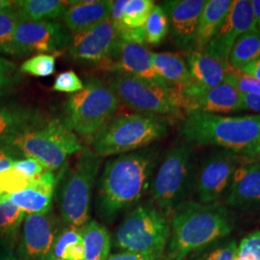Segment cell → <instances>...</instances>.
Returning a JSON list of instances; mask_svg holds the SVG:
<instances>
[{"label": "cell", "mask_w": 260, "mask_h": 260, "mask_svg": "<svg viewBox=\"0 0 260 260\" xmlns=\"http://www.w3.org/2000/svg\"><path fill=\"white\" fill-rule=\"evenodd\" d=\"M232 5V0H206L199 20L195 51H204L221 27Z\"/></svg>", "instance_id": "24"}, {"label": "cell", "mask_w": 260, "mask_h": 260, "mask_svg": "<svg viewBox=\"0 0 260 260\" xmlns=\"http://www.w3.org/2000/svg\"><path fill=\"white\" fill-rule=\"evenodd\" d=\"M224 205L240 210L260 207V163H245L236 169Z\"/></svg>", "instance_id": "21"}, {"label": "cell", "mask_w": 260, "mask_h": 260, "mask_svg": "<svg viewBox=\"0 0 260 260\" xmlns=\"http://www.w3.org/2000/svg\"><path fill=\"white\" fill-rule=\"evenodd\" d=\"M186 63L191 82L181 92L182 96L194 94L223 83L229 62H222L203 51H192L186 54Z\"/></svg>", "instance_id": "20"}, {"label": "cell", "mask_w": 260, "mask_h": 260, "mask_svg": "<svg viewBox=\"0 0 260 260\" xmlns=\"http://www.w3.org/2000/svg\"><path fill=\"white\" fill-rule=\"evenodd\" d=\"M56 183L53 172L46 170L24 190L9 196L10 201L25 214L46 213L51 210Z\"/></svg>", "instance_id": "22"}, {"label": "cell", "mask_w": 260, "mask_h": 260, "mask_svg": "<svg viewBox=\"0 0 260 260\" xmlns=\"http://www.w3.org/2000/svg\"><path fill=\"white\" fill-rule=\"evenodd\" d=\"M83 81L74 71H67L57 75L52 90L61 93H75L83 89Z\"/></svg>", "instance_id": "39"}, {"label": "cell", "mask_w": 260, "mask_h": 260, "mask_svg": "<svg viewBox=\"0 0 260 260\" xmlns=\"http://www.w3.org/2000/svg\"><path fill=\"white\" fill-rule=\"evenodd\" d=\"M20 156L23 155L17 149L9 146H0V174L9 170Z\"/></svg>", "instance_id": "42"}, {"label": "cell", "mask_w": 260, "mask_h": 260, "mask_svg": "<svg viewBox=\"0 0 260 260\" xmlns=\"http://www.w3.org/2000/svg\"><path fill=\"white\" fill-rule=\"evenodd\" d=\"M184 114H228L242 111V94L229 84H220L214 88L183 96Z\"/></svg>", "instance_id": "19"}, {"label": "cell", "mask_w": 260, "mask_h": 260, "mask_svg": "<svg viewBox=\"0 0 260 260\" xmlns=\"http://www.w3.org/2000/svg\"><path fill=\"white\" fill-rule=\"evenodd\" d=\"M83 237L84 260H106L110 255L111 236L96 221H89L80 229Z\"/></svg>", "instance_id": "26"}, {"label": "cell", "mask_w": 260, "mask_h": 260, "mask_svg": "<svg viewBox=\"0 0 260 260\" xmlns=\"http://www.w3.org/2000/svg\"><path fill=\"white\" fill-rule=\"evenodd\" d=\"M239 71L260 81V58L242 67Z\"/></svg>", "instance_id": "46"}, {"label": "cell", "mask_w": 260, "mask_h": 260, "mask_svg": "<svg viewBox=\"0 0 260 260\" xmlns=\"http://www.w3.org/2000/svg\"><path fill=\"white\" fill-rule=\"evenodd\" d=\"M47 260H84L83 237L80 229L70 226L59 233Z\"/></svg>", "instance_id": "28"}, {"label": "cell", "mask_w": 260, "mask_h": 260, "mask_svg": "<svg viewBox=\"0 0 260 260\" xmlns=\"http://www.w3.org/2000/svg\"><path fill=\"white\" fill-rule=\"evenodd\" d=\"M169 20L161 5H155L147 20L144 31L146 43L149 45H160L169 33Z\"/></svg>", "instance_id": "33"}, {"label": "cell", "mask_w": 260, "mask_h": 260, "mask_svg": "<svg viewBox=\"0 0 260 260\" xmlns=\"http://www.w3.org/2000/svg\"><path fill=\"white\" fill-rule=\"evenodd\" d=\"M31 181V179L11 167L9 170L0 174V193L5 196L16 194L24 190Z\"/></svg>", "instance_id": "37"}, {"label": "cell", "mask_w": 260, "mask_h": 260, "mask_svg": "<svg viewBox=\"0 0 260 260\" xmlns=\"http://www.w3.org/2000/svg\"><path fill=\"white\" fill-rule=\"evenodd\" d=\"M257 29L251 1L233 0L221 27L203 52L222 62H229L234 44L243 34Z\"/></svg>", "instance_id": "13"}, {"label": "cell", "mask_w": 260, "mask_h": 260, "mask_svg": "<svg viewBox=\"0 0 260 260\" xmlns=\"http://www.w3.org/2000/svg\"><path fill=\"white\" fill-rule=\"evenodd\" d=\"M248 163H260V142L258 149L256 150V153L254 154V156L251 158Z\"/></svg>", "instance_id": "49"}, {"label": "cell", "mask_w": 260, "mask_h": 260, "mask_svg": "<svg viewBox=\"0 0 260 260\" xmlns=\"http://www.w3.org/2000/svg\"><path fill=\"white\" fill-rule=\"evenodd\" d=\"M108 86L120 103L137 113L177 116L184 112V99L174 88H167L133 75L116 73Z\"/></svg>", "instance_id": "10"}, {"label": "cell", "mask_w": 260, "mask_h": 260, "mask_svg": "<svg viewBox=\"0 0 260 260\" xmlns=\"http://www.w3.org/2000/svg\"><path fill=\"white\" fill-rule=\"evenodd\" d=\"M103 158L92 149L79 151L74 167L62 171L57 189V204L63 220L70 226L81 229L90 221L91 200Z\"/></svg>", "instance_id": "5"}, {"label": "cell", "mask_w": 260, "mask_h": 260, "mask_svg": "<svg viewBox=\"0 0 260 260\" xmlns=\"http://www.w3.org/2000/svg\"><path fill=\"white\" fill-rule=\"evenodd\" d=\"M242 103L243 110H249L260 114V94L242 95Z\"/></svg>", "instance_id": "45"}, {"label": "cell", "mask_w": 260, "mask_h": 260, "mask_svg": "<svg viewBox=\"0 0 260 260\" xmlns=\"http://www.w3.org/2000/svg\"><path fill=\"white\" fill-rule=\"evenodd\" d=\"M128 4V0H116L113 1L110 12V20L114 24L116 31L121 26V21L125 8Z\"/></svg>", "instance_id": "43"}, {"label": "cell", "mask_w": 260, "mask_h": 260, "mask_svg": "<svg viewBox=\"0 0 260 260\" xmlns=\"http://www.w3.org/2000/svg\"><path fill=\"white\" fill-rule=\"evenodd\" d=\"M260 58V30L255 29L243 34L234 44L229 63L234 69L240 70L247 65Z\"/></svg>", "instance_id": "29"}, {"label": "cell", "mask_w": 260, "mask_h": 260, "mask_svg": "<svg viewBox=\"0 0 260 260\" xmlns=\"http://www.w3.org/2000/svg\"><path fill=\"white\" fill-rule=\"evenodd\" d=\"M72 37L60 22L54 20H23L16 29L13 40V56L31 53L59 55L69 48Z\"/></svg>", "instance_id": "11"}, {"label": "cell", "mask_w": 260, "mask_h": 260, "mask_svg": "<svg viewBox=\"0 0 260 260\" xmlns=\"http://www.w3.org/2000/svg\"><path fill=\"white\" fill-rule=\"evenodd\" d=\"M251 4L256 27L260 30V0H252L251 1Z\"/></svg>", "instance_id": "47"}, {"label": "cell", "mask_w": 260, "mask_h": 260, "mask_svg": "<svg viewBox=\"0 0 260 260\" xmlns=\"http://www.w3.org/2000/svg\"><path fill=\"white\" fill-rule=\"evenodd\" d=\"M0 260H19L12 252H8L0 257Z\"/></svg>", "instance_id": "50"}, {"label": "cell", "mask_w": 260, "mask_h": 260, "mask_svg": "<svg viewBox=\"0 0 260 260\" xmlns=\"http://www.w3.org/2000/svg\"><path fill=\"white\" fill-rule=\"evenodd\" d=\"M120 101L108 84L89 77L83 89L68 95L63 108L66 125L83 137L93 136L111 121Z\"/></svg>", "instance_id": "6"}, {"label": "cell", "mask_w": 260, "mask_h": 260, "mask_svg": "<svg viewBox=\"0 0 260 260\" xmlns=\"http://www.w3.org/2000/svg\"><path fill=\"white\" fill-rule=\"evenodd\" d=\"M238 243L236 240H226L215 243L204 250L197 251L188 260H234Z\"/></svg>", "instance_id": "35"}, {"label": "cell", "mask_w": 260, "mask_h": 260, "mask_svg": "<svg viewBox=\"0 0 260 260\" xmlns=\"http://www.w3.org/2000/svg\"><path fill=\"white\" fill-rule=\"evenodd\" d=\"M22 19L14 4L0 13V53L13 54V40Z\"/></svg>", "instance_id": "31"}, {"label": "cell", "mask_w": 260, "mask_h": 260, "mask_svg": "<svg viewBox=\"0 0 260 260\" xmlns=\"http://www.w3.org/2000/svg\"><path fill=\"white\" fill-rule=\"evenodd\" d=\"M112 3L110 0L70 1L63 16L67 29L77 34L110 19Z\"/></svg>", "instance_id": "23"}, {"label": "cell", "mask_w": 260, "mask_h": 260, "mask_svg": "<svg viewBox=\"0 0 260 260\" xmlns=\"http://www.w3.org/2000/svg\"><path fill=\"white\" fill-rule=\"evenodd\" d=\"M70 5V1L60 0L14 1V6L19 11L22 21H46L63 17Z\"/></svg>", "instance_id": "27"}, {"label": "cell", "mask_w": 260, "mask_h": 260, "mask_svg": "<svg viewBox=\"0 0 260 260\" xmlns=\"http://www.w3.org/2000/svg\"><path fill=\"white\" fill-rule=\"evenodd\" d=\"M205 3V0H168L161 4L174 44L187 53L195 51L199 20Z\"/></svg>", "instance_id": "14"}, {"label": "cell", "mask_w": 260, "mask_h": 260, "mask_svg": "<svg viewBox=\"0 0 260 260\" xmlns=\"http://www.w3.org/2000/svg\"><path fill=\"white\" fill-rule=\"evenodd\" d=\"M58 234L59 222L51 210L27 214L22 225V254L27 260H47Z\"/></svg>", "instance_id": "17"}, {"label": "cell", "mask_w": 260, "mask_h": 260, "mask_svg": "<svg viewBox=\"0 0 260 260\" xmlns=\"http://www.w3.org/2000/svg\"><path fill=\"white\" fill-rule=\"evenodd\" d=\"M12 168L17 170L21 175L33 180L42 175L46 169L34 158L24 157L16 161Z\"/></svg>", "instance_id": "41"}, {"label": "cell", "mask_w": 260, "mask_h": 260, "mask_svg": "<svg viewBox=\"0 0 260 260\" xmlns=\"http://www.w3.org/2000/svg\"><path fill=\"white\" fill-rule=\"evenodd\" d=\"M194 151L188 144H180L168 151L151 179L149 190L154 206L165 213L174 212L188 202L195 188Z\"/></svg>", "instance_id": "7"}, {"label": "cell", "mask_w": 260, "mask_h": 260, "mask_svg": "<svg viewBox=\"0 0 260 260\" xmlns=\"http://www.w3.org/2000/svg\"><path fill=\"white\" fill-rule=\"evenodd\" d=\"M151 55L153 67L159 76L181 93L191 82L189 69L183 57L169 52H151Z\"/></svg>", "instance_id": "25"}, {"label": "cell", "mask_w": 260, "mask_h": 260, "mask_svg": "<svg viewBox=\"0 0 260 260\" xmlns=\"http://www.w3.org/2000/svg\"><path fill=\"white\" fill-rule=\"evenodd\" d=\"M223 82L231 85L238 93H241L242 95L260 94L259 80L251 77L250 75L243 74L239 70L234 69L231 65L226 70Z\"/></svg>", "instance_id": "34"}, {"label": "cell", "mask_w": 260, "mask_h": 260, "mask_svg": "<svg viewBox=\"0 0 260 260\" xmlns=\"http://www.w3.org/2000/svg\"><path fill=\"white\" fill-rule=\"evenodd\" d=\"M170 233L168 214L153 205H142L125 216L115 233L114 243L122 251L164 257Z\"/></svg>", "instance_id": "8"}, {"label": "cell", "mask_w": 260, "mask_h": 260, "mask_svg": "<svg viewBox=\"0 0 260 260\" xmlns=\"http://www.w3.org/2000/svg\"><path fill=\"white\" fill-rule=\"evenodd\" d=\"M164 260H186L189 255L222 241L235 229V216L222 203L186 202L173 212Z\"/></svg>", "instance_id": "2"}, {"label": "cell", "mask_w": 260, "mask_h": 260, "mask_svg": "<svg viewBox=\"0 0 260 260\" xmlns=\"http://www.w3.org/2000/svg\"><path fill=\"white\" fill-rule=\"evenodd\" d=\"M6 197H7V196L3 195V194H1V193H0V203H1V202H2Z\"/></svg>", "instance_id": "51"}, {"label": "cell", "mask_w": 260, "mask_h": 260, "mask_svg": "<svg viewBox=\"0 0 260 260\" xmlns=\"http://www.w3.org/2000/svg\"><path fill=\"white\" fill-rule=\"evenodd\" d=\"M103 68L112 74L133 75L163 87L172 88L156 73L151 52L145 46L118 40L112 55Z\"/></svg>", "instance_id": "16"}, {"label": "cell", "mask_w": 260, "mask_h": 260, "mask_svg": "<svg viewBox=\"0 0 260 260\" xmlns=\"http://www.w3.org/2000/svg\"><path fill=\"white\" fill-rule=\"evenodd\" d=\"M178 131L189 143L220 147L248 163L259 146L260 114L231 117L189 113L184 114Z\"/></svg>", "instance_id": "3"}, {"label": "cell", "mask_w": 260, "mask_h": 260, "mask_svg": "<svg viewBox=\"0 0 260 260\" xmlns=\"http://www.w3.org/2000/svg\"><path fill=\"white\" fill-rule=\"evenodd\" d=\"M119 40L111 20L75 34L69 47L70 56L81 62L103 65L108 61Z\"/></svg>", "instance_id": "15"}, {"label": "cell", "mask_w": 260, "mask_h": 260, "mask_svg": "<svg viewBox=\"0 0 260 260\" xmlns=\"http://www.w3.org/2000/svg\"><path fill=\"white\" fill-rule=\"evenodd\" d=\"M234 260H260V231L248 234L238 243Z\"/></svg>", "instance_id": "38"}, {"label": "cell", "mask_w": 260, "mask_h": 260, "mask_svg": "<svg viewBox=\"0 0 260 260\" xmlns=\"http://www.w3.org/2000/svg\"><path fill=\"white\" fill-rule=\"evenodd\" d=\"M167 117L131 113L113 118L92 140V150L104 158L145 149L169 132Z\"/></svg>", "instance_id": "4"}, {"label": "cell", "mask_w": 260, "mask_h": 260, "mask_svg": "<svg viewBox=\"0 0 260 260\" xmlns=\"http://www.w3.org/2000/svg\"><path fill=\"white\" fill-rule=\"evenodd\" d=\"M50 118L36 107L14 102H0V146L10 147L17 137L38 128Z\"/></svg>", "instance_id": "18"}, {"label": "cell", "mask_w": 260, "mask_h": 260, "mask_svg": "<svg viewBox=\"0 0 260 260\" xmlns=\"http://www.w3.org/2000/svg\"><path fill=\"white\" fill-rule=\"evenodd\" d=\"M14 4V1L9 0H0V13L7 8L11 7Z\"/></svg>", "instance_id": "48"}, {"label": "cell", "mask_w": 260, "mask_h": 260, "mask_svg": "<svg viewBox=\"0 0 260 260\" xmlns=\"http://www.w3.org/2000/svg\"><path fill=\"white\" fill-rule=\"evenodd\" d=\"M160 157L157 146L107 160L99 179L94 207L106 223H114L145 195Z\"/></svg>", "instance_id": "1"}, {"label": "cell", "mask_w": 260, "mask_h": 260, "mask_svg": "<svg viewBox=\"0 0 260 260\" xmlns=\"http://www.w3.org/2000/svg\"><path fill=\"white\" fill-rule=\"evenodd\" d=\"M19 81V73L16 64L6 58L0 57V92Z\"/></svg>", "instance_id": "40"}, {"label": "cell", "mask_w": 260, "mask_h": 260, "mask_svg": "<svg viewBox=\"0 0 260 260\" xmlns=\"http://www.w3.org/2000/svg\"><path fill=\"white\" fill-rule=\"evenodd\" d=\"M240 160V156L225 149L215 151L205 159L196 173L194 189L200 203H221L230 191Z\"/></svg>", "instance_id": "12"}, {"label": "cell", "mask_w": 260, "mask_h": 260, "mask_svg": "<svg viewBox=\"0 0 260 260\" xmlns=\"http://www.w3.org/2000/svg\"><path fill=\"white\" fill-rule=\"evenodd\" d=\"M10 147L24 157L34 158L47 171L63 167L69 156L83 149L74 131L60 119L50 118L38 128L17 137Z\"/></svg>", "instance_id": "9"}, {"label": "cell", "mask_w": 260, "mask_h": 260, "mask_svg": "<svg viewBox=\"0 0 260 260\" xmlns=\"http://www.w3.org/2000/svg\"><path fill=\"white\" fill-rule=\"evenodd\" d=\"M154 6L155 2L152 0H128V4L123 14L121 28L118 29L117 32L124 28L136 29L144 27Z\"/></svg>", "instance_id": "32"}, {"label": "cell", "mask_w": 260, "mask_h": 260, "mask_svg": "<svg viewBox=\"0 0 260 260\" xmlns=\"http://www.w3.org/2000/svg\"><path fill=\"white\" fill-rule=\"evenodd\" d=\"M164 257L132 251H121L113 253L106 260H163Z\"/></svg>", "instance_id": "44"}, {"label": "cell", "mask_w": 260, "mask_h": 260, "mask_svg": "<svg viewBox=\"0 0 260 260\" xmlns=\"http://www.w3.org/2000/svg\"><path fill=\"white\" fill-rule=\"evenodd\" d=\"M55 56L37 54L24 61L20 66V73L38 77H47L55 72Z\"/></svg>", "instance_id": "36"}, {"label": "cell", "mask_w": 260, "mask_h": 260, "mask_svg": "<svg viewBox=\"0 0 260 260\" xmlns=\"http://www.w3.org/2000/svg\"><path fill=\"white\" fill-rule=\"evenodd\" d=\"M26 214L10 201L7 196L0 203V242L12 243L19 233Z\"/></svg>", "instance_id": "30"}]
</instances>
